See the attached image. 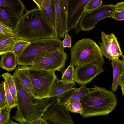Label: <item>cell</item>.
Instances as JSON below:
<instances>
[{"label":"cell","mask_w":124,"mask_h":124,"mask_svg":"<svg viewBox=\"0 0 124 124\" xmlns=\"http://www.w3.org/2000/svg\"><path fill=\"white\" fill-rule=\"evenodd\" d=\"M12 76L17 91V109L12 117L22 124H32L41 118L48 108L56 101L57 96L48 99L34 98L24 85L16 73Z\"/></svg>","instance_id":"6da1fadb"},{"label":"cell","mask_w":124,"mask_h":124,"mask_svg":"<svg viewBox=\"0 0 124 124\" xmlns=\"http://www.w3.org/2000/svg\"><path fill=\"white\" fill-rule=\"evenodd\" d=\"M20 19L15 32L16 39L30 42L55 38V29L38 8L25 10Z\"/></svg>","instance_id":"7a4b0ae2"},{"label":"cell","mask_w":124,"mask_h":124,"mask_svg":"<svg viewBox=\"0 0 124 124\" xmlns=\"http://www.w3.org/2000/svg\"><path fill=\"white\" fill-rule=\"evenodd\" d=\"M80 100L83 108L80 114L84 118L106 115L115 109L117 103L116 95L105 88L96 85Z\"/></svg>","instance_id":"3957f363"},{"label":"cell","mask_w":124,"mask_h":124,"mask_svg":"<svg viewBox=\"0 0 124 124\" xmlns=\"http://www.w3.org/2000/svg\"><path fill=\"white\" fill-rule=\"evenodd\" d=\"M70 63L77 66L95 64L102 68L104 63L100 47L90 38L76 42L70 51Z\"/></svg>","instance_id":"277c9868"},{"label":"cell","mask_w":124,"mask_h":124,"mask_svg":"<svg viewBox=\"0 0 124 124\" xmlns=\"http://www.w3.org/2000/svg\"><path fill=\"white\" fill-rule=\"evenodd\" d=\"M62 41L61 39L55 38L30 42L31 44L17 57L18 65H31L38 55L46 52H53L63 48Z\"/></svg>","instance_id":"5b68a950"},{"label":"cell","mask_w":124,"mask_h":124,"mask_svg":"<svg viewBox=\"0 0 124 124\" xmlns=\"http://www.w3.org/2000/svg\"><path fill=\"white\" fill-rule=\"evenodd\" d=\"M55 71L29 68L28 76L34 98L39 99L50 98L52 86L57 78Z\"/></svg>","instance_id":"8992f818"},{"label":"cell","mask_w":124,"mask_h":124,"mask_svg":"<svg viewBox=\"0 0 124 124\" xmlns=\"http://www.w3.org/2000/svg\"><path fill=\"white\" fill-rule=\"evenodd\" d=\"M65 48L51 52H46L37 56L29 69H36L50 71H63L67 58Z\"/></svg>","instance_id":"52a82bcc"},{"label":"cell","mask_w":124,"mask_h":124,"mask_svg":"<svg viewBox=\"0 0 124 124\" xmlns=\"http://www.w3.org/2000/svg\"><path fill=\"white\" fill-rule=\"evenodd\" d=\"M115 6L113 4L102 5L92 10L84 12L75 27L76 34L80 31H90L94 28L100 20L106 18H111Z\"/></svg>","instance_id":"ba28073f"},{"label":"cell","mask_w":124,"mask_h":124,"mask_svg":"<svg viewBox=\"0 0 124 124\" xmlns=\"http://www.w3.org/2000/svg\"><path fill=\"white\" fill-rule=\"evenodd\" d=\"M41 118L46 124H74L65 105L57 101L48 108Z\"/></svg>","instance_id":"9c48e42d"},{"label":"cell","mask_w":124,"mask_h":124,"mask_svg":"<svg viewBox=\"0 0 124 124\" xmlns=\"http://www.w3.org/2000/svg\"><path fill=\"white\" fill-rule=\"evenodd\" d=\"M93 0H68L67 8V33L75 28L88 4Z\"/></svg>","instance_id":"30bf717a"},{"label":"cell","mask_w":124,"mask_h":124,"mask_svg":"<svg viewBox=\"0 0 124 124\" xmlns=\"http://www.w3.org/2000/svg\"><path fill=\"white\" fill-rule=\"evenodd\" d=\"M55 18V38L61 39L67 33V17L62 0H51Z\"/></svg>","instance_id":"8fae6325"},{"label":"cell","mask_w":124,"mask_h":124,"mask_svg":"<svg viewBox=\"0 0 124 124\" xmlns=\"http://www.w3.org/2000/svg\"><path fill=\"white\" fill-rule=\"evenodd\" d=\"M74 79L79 85L86 84L105 70L94 64L83 66H75L74 68Z\"/></svg>","instance_id":"7c38bea8"},{"label":"cell","mask_w":124,"mask_h":124,"mask_svg":"<svg viewBox=\"0 0 124 124\" xmlns=\"http://www.w3.org/2000/svg\"><path fill=\"white\" fill-rule=\"evenodd\" d=\"M0 7L4 8L17 26L24 11L26 10L20 0H0Z\"/></svg>","instance_id":"4fadbf2b"},{"label":"cell","mask_w":124,"mask_h":124,"mask_svg":"<svg viewBox=\"0 0 124 124\" xmlns=\"http://www.w3.org/2000/svg\"><path fill=\"white\" fill-rule=\"evenodd\" d=\"M84 85H81L79 88H72L58 96L56 101L65 105L68 102L80 100L83 96L93 89L88 88Z\"/></svg>","instance_id":"5bb4252c"},{"label":"cell","mask_w":124,"mask_h":124,"mask_svg":"<svg viewBox=\"0 0 124 124\" xmlns=\"http://www.w3.org/2000/svg\"><path fill=\"white\" fill-rule=\"evenodd\" d=\"M113 69V81L111 86L112 91L116 92L119 85V80L124 73V65L122 61L119 58L112 60Z\"/></svg>","instance_id":"9a60e30c"},{"label":"cell","mask_w":124,"mask_h":124,"mask_svg":"<svg viewBox=\"0 0 124 124\" xmlns=\"http://www.w3.org/2000/svg\"><path fill=\"white\" fill-rule=\"evenodd\" d=\"M17 65V57L12 52L6 53L1 56L0 66L2 69L8 72L11 71L16 69Z\"/></svg>","instance_id":"2e32d148"},{"label":"cell","mask_w":124,"mask_h":124,"mask_svg":"<svg viewBox=\"0 0 124 124\" xmlns=\"http://www.w3.org/2000/svg\"><path fill=\"white\" fill-rule=\"evenodd\" d=\"M114 35L113 33L108 35L102 31L101 34L102 43H99L103 55L110 61L113 60L110 49L112 40Z\"/></svg>","instance_id":"e0dca14e"},{"label":"cell","mask_w":124,"mask_h":124,"mask_svg":"<svg viewBox=\"0 0 124 124\" xmlns=\"http://www.w3.org/2000/svg\"><path fill=\"white\" fill-rule=\"evenodd\" d=\"M75 85V82L65 83L57 78L51 89L50 98L58 96L72 88Z\"/></svg>","instance_id":"ac0fdd59"},{"label":"cell","mask_w":124,"mask_h":124,"mask_svg":"<svg viewBox=\"0 0 124 124\" xmlns=\"http://www.w3.org/2000/svg\"><path fill=\"white\" fill-rule=\"evenodd\" d=\"M40 9L46 19L55 30V18L51 0H44Z\"/></svg>","instance_id":"d6986e66"},{"label":"cell","mask_w":124,"mask_h":124,"mask_svg":"<svg viewBox=\"0 0 124 124\" xmlns=\"http://www.w3.org/2000/svg\"><path fill=\"white\" fill-rule=\"evenodd\" d=\"M29 67L26 66H18L15 72L17 74L24 85L33 95L32 89L28 76Z\"/></svg>","instance_id":"ffe728a7"},{"label":"cell","mask_w":124,"mask_h":124,"mask_svg":"<svg viewBox=\"0 0 124 124\" xmlns=\"http://www.w3.org/2000/svg\"><path fill=\"white\" fill-rule=\"evenodd\" d=\"M16 39L15 37L0 38V54L11 51Z\"/></svg>","instance_id":"44dd1931"},{"label":"cell","mask_w":124,"mask_h":124,"mask_svg":"<svg viewBox=\"0 0 124 124\" xmlns=\"http://www.w3.org/2000/svg\"><path fill=\"white\" fill-rule=\"evenodd\" d=\"M1 76L6 81L13 99L16 101L17 100V91L12 75L8 72H6L3 74Z\"/></svg>","instance_id":"7402d4cb"},{"label":"cell","mask_w":124,"mask_h":124,"mask_svg":"<svg viewBox=\"0 0 124 124\" xmlns=\"http://www.w3.org/2000/svg\"><path fill=\"white\" fill-rule=\"evenodd\" d=\"M31 44V42L25 40L16 39L11 51L14 53L17 57Z\"/></svg>","instance_id":"603a6c76"},{"label":"cell","mask_w":124,"mask_h":124,"mask_svg":"<svg viewBox=\"0 0 124 124\" xmlns=\"http://www.w3.org/2000/svg\"><path fill=\"white\" fill-rule=\"evenodd\" d=\"M74 65L71 63L63 73L61 81L65 83L75 82L74 79Z\"/></svg>","instance_id":"cb8c5ba5"},{"label":"cell","mask_w":124,"mask_h":124,"mask_svg":"<svg viewBox=\"0 0 124 124\" xmlns=\"http://www.w3.org/2000/svg\"><path fill=\"white\" fill-rule=\"evenodd\" d=\"M0 21L11 27L15 32L17 26L7 13L4 8L0 7Z\"/></svg>","instance_id":"d4e9b609"},{"label":"cell","mask_w":124,"mask_h":124,"mask_svg":"<svg viewBox=\"0 0 124 124\" xmlns=\"http://www.w3.org/2000/svg\"><path fill=\"white\" fill-rule=\"evenodd\" d=\"M110 51L113 60L119 58L123 55L117 38L115 35L112 40Z\"/></svg>","instance_id":"484cf974"},{"label":"cell","mask_w":124,"mask_h":124,"mask_svg":"<svg viewBox=\"0 0 124 124\" xmlns=\"http://www.w3.org/2000/svg\"><path fill=\"white\" fill-rule=\"evenodd\" d=\"M11 110L7 107L0 110V124H20L14 122L11 120Z\"/></svg>","instance_id":"4316f807"},{"label":"cell","mask_w":124,"mask_h":124,"mask_svg":"<svg viewBox=\"0 0 124 124\" xmlns=\"http://www.w3.org/2000/svg\"><path fill=\"white\" fill-rule=\"evenodd\" d=\"M65 105L69 111L80 114L82 113L83 108L80 100L68 102Z\"/></svg>","instance_id":"83f0119b"},{"label":"cell","mask_w":124,"mask_h":124,"mask_svg":"<svg viewBox=\"0 0 124 124\" xmlns=\"http://www.w3.org/2000/svg\"><path fill=\"white\" fill-rule=\"evenodd\" d=\"M15 37V33L11 27L0 21V38Z\"/></svg>","instance_id":"f1b7e54d"},{"label":"cell","mask_w":124,"mask_h":124,"mask_svg":"<svg viewBox=\"0 0 124 124\" xmlns=\"http://www.w3.org/2000/svg\"><path fill=\"white\" fill-rule=\"evenodd\" d=\"M4 87L7 102V107L11 109L16 107V101L13 99L6 81L4 80Z\"/></svg>","instance_id":"f546056e"},{"label":"cell","mask_w":124,"mask_h":124,"mask_svg":"<svg viewBox=\"0 0 124 124\" xmlns=\"http://www.w3.org/2000/svg\"><path fill=\"white\" fill-rule=\"evenodd\" d=\"M7 107V102L5 95L4 81L0 84V110Z\"/></svg>","instance_id":"4dcf8cb0"},{"label":"cell","mask_w":124,"mask_h":124,"mask_svg":"<svg viewBox=\"0 0 124 124\" xmlns=\"http://www.w3.org/2000/svg\"><path fill=\"white\" fill-rule=\"evenodd\" d=\"M103 0H93L87 5L84 12L88 11L95 9L102 5Z\"/></svg>","instance_id":"1f68e13d"},{"label":"cell","mask_w":124,"mask_h":124,"mask_svg":"<svg viewBox=\"0 0 124 124\" xmlns=\"http://www.w3.org/2000/svg\"><path fill=\"white\" fill-rule=\"evenodd\" d=\"M71 38L68 33L65 35L64 39L62 41V47L63 48L71 47Z\"/></svg>","instance_id":"d6a6232c"},{"label":"cell","mask_w":124,"mask_h":124,"mask_svg":"<svg viewBox=\"0 0 124 124\" xmlns=\"http://www.w3.org/2000/svg\"><path fill=\"white\" fill-rule=\"evenodd\" d=\"M111 18L118 21L124 20V14L115 10L112 13Z\"/></svg>","instance_id":"836d02e7"},{"label":"cell","mask_w":124,"mask_h":124,"mask_svg":"<svg viewBox=\"0 0 124 124\" xmlns=\"http://www.w3.org/2000/svg\"><path fill=\"white\" fill-rule=\"evenodd\" d=\"M115 10L124 14V2L117 3L115 5Z\"/></svg>","instance_id":"e575fe53"},{"label":"cell","mask_w":124,"mask_h":124,"mask_svg":"<svg viewBox=\"0 0 124 124\" xmlns=\"http://www.w3.org/2000/svg\"><path fill=\"white\" fill-rule=\"evenodd\" d=\"M119 85L121 86L122 94L124 96V73L120 79Z\"/></svg>","instance_id":"d590c367"},{"label":"cell","mask_w":124,"mask_h":124,"mask_svg":"<svg viewBox=\"0 0 124 124\" xmlns=\"http://www.w3.org/2000/svg\"><path fill=\"white\" fill-rule=\"evenodd\" d=\"M36 3L38 7L40 9L42 4L44 0H32Z\"/></svg>","instance_id":"8d00e7d4"},{"label":"cell","mask_w":124,"mask_h":124,"mask_svg":"<svg viewBox=\"0 0 124 124\" xmlns=\"http://www.w3.org/2000/svg\"><path fill=\"white\" fill-rule=\"evenodd\" d=\"M32 124H46L41 118L34 122Z\"/></svg>","instance_id":"74e56055"},{"label":"cell","mask_w":124,"mask_h":124,"mask_svg":"<svg viewBox=\"0 0 124 124\" xmlns=\"http://www.w3.org/2000/svg\"><path fill=\"white\" fill-rule=\"evenodd\" d=\"M68 0H62L64 6L67 12V6Z\"/></svg>","instance_id":"f35d334b"},{"label":"cell","mask_w":124,"mask_h":124,"mask_svg":"<svg viewBox=\"0 0 124 124\" xmlns=\"http://www.w3.org/2000/svg\"><path fill=\"white\" fill-rule=\"evenodd\" d=\"M122 61L123 62V63L124 65V55H123V56H122Z\"/></svg>","instance_id":"ab89813d"}]
</instances>
